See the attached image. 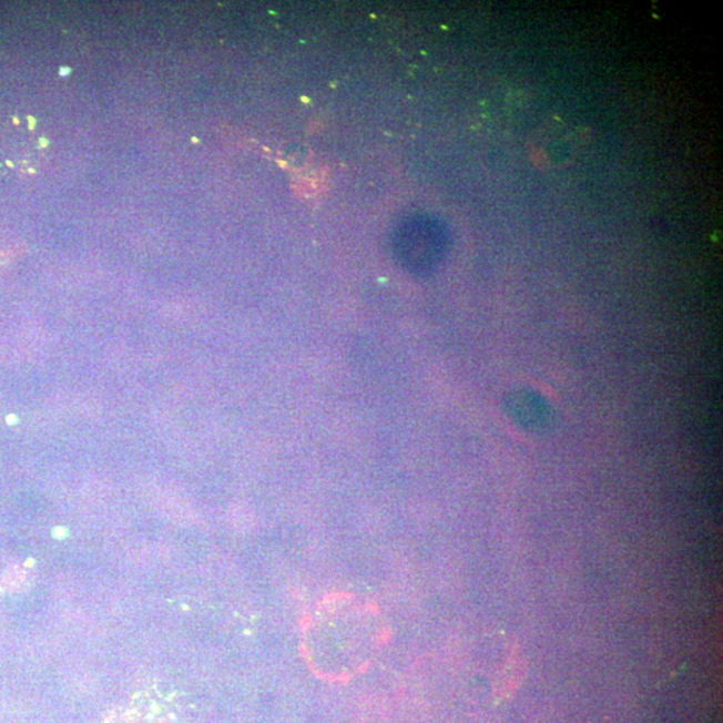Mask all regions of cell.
I'll list each match as a JSON object with an SVG mask.
<instances>
[{"label":"cell","mask_w":723,"mask_h":723,"mask_svg":"<svg viewBox=\"0 0 723 723\" xmlns=\"http://www.w3.org/2000/svg\"><path fill=\"white\" fill-rule=\"evenodd\" d=\"M105 723H177L165 702L150 696L134 700L109 716Z\"/></svg>","instance_id":"obj_4"},{"label":"cell","mask_w":723,"mask_h":723,"mask_svg":"<svg viewBox=\"0 0 723 723\" xmlns=\"http://www.w3.org/2000/svg\"><path fill=\"white\" fill-rule=\"evenodd\" d=\"M377 612L350 599L332 600L307 625L308 661L320 675L344 678L358 673L383 642Z\"/></svg>","instance_id":"obj_1"},{"label":"cell","mask_w":723,"mask_h":723,"mask_svg":"<svg viewBox=\"0 0 723 723\" xmlns=\"http://www.w3.org/2000/svg\"><path fill=\"white\" fill-rule=\"evenodd\" d=\"M502 408L518 428L534 435L547 432L557 422L548 399L528 387L509 391L503 398Z\"/></svg>","instance_id":"obj_2"},{"label":"cell","mask_w":723,"mask_h":723,"mask_svg":"<svg viewBox=\"0 0 723 723\" xmlns=\"http://www.w3.org/2000/svg\"><path fill=\"white\" fill-rule=\"evenodd\" d=\"M70 73H71V70L68 69V68H63V69H61V71H60V74H61V75H68V74H70Z\"/></svg>","instance_id":"obj_5"},{"label":"cell","mask_w":723,"mask_h":723,"mask_svg":"<svg viewBox=\"0 0 723 723\" xmlns=\"http://www.w3.org/2000/svg\"><path fill=\"white\" fill-rule=\"evenodd\" d=\"M577 151V141L570 128L561 122L546 124L529 140V154L536 166L554 170L571 163Z\"/></svg>","instance_id":"obj_3"}]
</instances>
